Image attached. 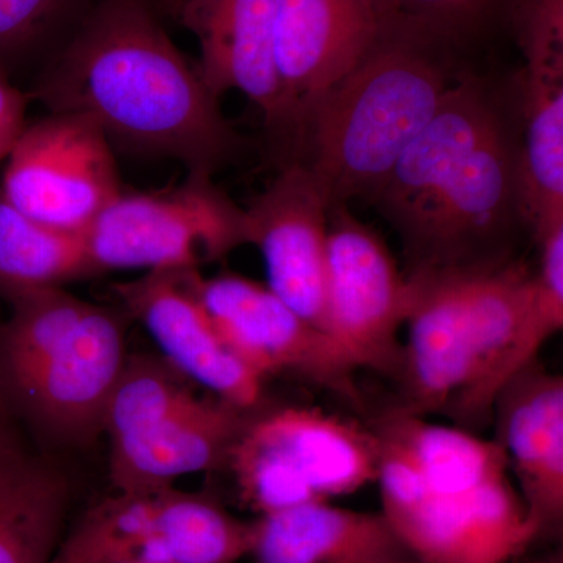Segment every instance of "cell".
<instances>
[{"label":"cell","instance_id":"1","mask_svg":"<svg viewBox=\"0 0 563 563\" xmlns=\"http://www.w3.org/2000/svg\"><path fill=\"white\" fill-rule=\"evenodd\" d=\"M372 202L401 236L406 274L510 258L529 229L520 76L465 70Z\"/></svg>","mask_w":563,"mask_h":563},{"label":"cell","instance_id":"2","mask_svg":"<svg viewBox=\"0 0 563 563\" xmlns=\"http://www.w3.org/2000/svg\"><path fill=\"white\" fill-rule=\"evenodd\" d=\"M55 113L85 118L125 150L213 176L243 136L143 0H106L40 87Z\"/></svg>","mask_w":563,"mask_h":563},{"label":"cell","instance_id":"3","mask_svg":"<svg viewBox=\"0 0 563 563\" xmlns=\"http://www.w3.org/2000/svg\"><path fill=\"white\" fill-rule=\"evenodd\" d=\"M455 52L420 29L395 21L314 106L291 163L310 169L329 206L373 201L465 73Z\"/></svg>","mask_w":563,"mask_h":563},{"label":"cell","instance_id":"4","mask_svg":"<svg viewBox=\"0 0 563 563\" xmlns=\"http://www.w3.org/2000/svg\"><path fill=\"white\" fill-rule=\"evenodd\" d=\"M0 404L55 439H91L128 362L124 324L63 287L5 298Z\"/></svg>","mask_w":563,"mask_h":563},{"label":"cell","instance_id":"5","mask_svg":"<svg viewBox=\"0 0 563 563\" xmlns=\"http://www.w3.org/2000/svg\"><path fill=\"white\" fill-rule=\"evenodd\" d=\"M533 269L523 261L407 274L412 303L398 380L399 409L428 417L501 361L523 320Z\"/></svg>","mask_w":563,"mask_h":563},{"label":"cell","instance_id":"6","mask_svg":"<svg viewBox=\"0 0 563 563\" xmlns=\"http://www.w3.org/2000/svg\"><path fill=\"white\" fill-rule=\"evenodd\" d=\"M195 387L162 357L129 355L102 422L114 492L172 487L190 474L225 470L254 412Z\"/></svg>","mask_w":563,"mask_h":563},{"label":"cell","instance_id":"7","mask_svg":"<svg viewBox=\"0 0 563 563\" xmlns=\"http://www.w3.org/2000/svg\"><path fill=\"white\" fill-rule=\"evenodd\" d=\"M377 468L372 426L303 406L252 413L225 463L240 501L257 517L361 492L376 483Z\"/></svg>","mask_w":563,"mask_h":563},{"label":"cell","instance_id":"8","mask_svg":"<svg viewBox=\"0 0 563 563\" xmlns=\"http://www.w3.org/2000/svg\"><path fill=\"white\" fill-rule=\"evenodd\" d=\"M376 437L380 514L417 561L510 563L539 539L514 479L431 483L399 448Z\"/></svg>","mask_w":563,"mask_h":563},{"label":"cell","instance_id":"9","mask_svg":"<svg viewBox=\"0 0 563 563\" xmlns=\"http://www.w3.org/2000/svg\"><path fill=\"white\" fill-rule=\"evenodd\" d=\"M252 521L206 493L114 492L66 529L49 563H240Z\"/></svg>","mask_w":563,"mask_h":563},{"label":"cell","instance_id":"10","mask_svg":"<svg viewBox=\"0 0 563 563\" xmlns=\"http://www.w3.org/2000/svg\"><path fill=\"white\" fill-rule=\"evenodd\" d=\"M211 177L188 173L155 191L122 188L84 233L96 272H199L247 244L246 210Z\"/></svg>","mask_w":563,"mask_h":563},{"label":"cell","instance_id":"11","mask_svg":"<svg viewBox=\"0 0 563 563\" xmlns=\"http://www.w3.org/2000/svg\"><path fill=\"white\" fill-rule=\"evenodd\" d=\"M412 285L384 240L347 206L329 210L325 333L357 372L398 379Z\"/></svg>","mask_w":563,"mask_h":563},{"label":"cell","instance_id":"12","mask_svg":"<svg viewBox=\"0 0 563 563\" xmlns=\"http://www.w3.org/2000/svg\"><path fill=\"white\" fill-rule=\"evenodd\" d=\"M5 162L2 198L58 231L87 232L122 191L113 144L77 114L51 111L25 125Z\"/></svg>","mask_w":563,"mask_h":563},{"label":"cell","instance_id":"13","mask_svg":"<svg viewBox=\"0 0 563 563\" xmlns=\"http://www.w3.org/2000/svg\"><path fill=\"white\" fill-rule=\"evenodd\" d=\"M395 21L388 0H277L274 57L282 117L273 144L280 166L295 157L299 133L314 106Z\"/></svg>","mask_w":563,"mask_h":563},{"label":"cell","instance_id":"14","mask_svg":"<svg viewBox=\"0 0 563 563\" xmlns=\"http://www.w3.org/2000/svg\"><path fill=\"white\" fill-rule=\"evenodd\" d=\"M199 296L222 340L263 380L290 376L361 406L357 369L328 333L266 285L225 273L199 277Z\"/></svg>","mask_w":563,"mask_h":563},{"label":"cell","instance_id":"15","mask_svg":"<svg viewBox=\"0 0 563 563\" xmlns=\"http://www.w3.org/2000/svg\"><path fill=\"white\" fill-rule=\"evenodd\" d=\"M198 269L150 272L113 287L162 358L196 387L244 412L262 409L265 384L222 340L199 296Z\"/></svg>","mask_w":563,"mask_h":563},{"label":"cell","instance_id":"16","mask_svg":"<svg viewBox=\"0 0 563 563\" xmlns=\"http://www.w3.org/2000/svg\"><path fill=\"white\" fill-rule=\"evenodd\" d=\"M247 244L261 251L266 287L325 332L329 206L302 163L280 166L247 207Z\"/></svg>","mask_w":563,"mask_h":563},{"label":"cell","instance_id":"17","mask_svg":"<svg viewBox=\"0 0 563 563\" xmlns=\"http://www.w3.org/2000/svg\"><path fill=\"white\" fill-rule=\"evenodd\" d=\"M492 420L537 536H558L563 521V377L533 363L498 393Z\"/></svg>","mask_w":563,"mask_h":563},{"label":"cell","instance_id":"18","mask_svg":"<svg viewBox=\"0 0 563 563\" xmlns=\"http://www.w3.org/2000/svg\"><path fill=\"white\" fill-rule=\"evenodd\" d=\"M198 40L199 76L214 98L240 91L262 111L269 140L279 131L280 85L274 57L277 0H174Z\"/></svg>","mask_w":563,"mask_h":563},{"label":"cell","instance_id":"19","mask_svg":"<svg viewBox=\"0 0 563 563\" xmlns=\"http://www.w3.org/2000/svg\"><path fill=\"white\" fill-rule=\"evenodd\" d=\"M398 555L409 554L383 514L310 503L255 518L247 559L251 563H354Z\"/></svg>","mask_w":563,"mask_h":563},{"label":"cell","instance_id":"20","mask_svg":"<svg viewBox=\"0 0 563 563\" xmlns=\"http://www.w3.org/2000/svg\"><path fill=\"white\" fill-rule=\"evenodd\" d=\"M68 509L62 474L0 429V563H49Z\"/></svg>","mask_w":563,"mask_h":563},{"label":"cell","instance_id":"21","mask_svg":"<svg viewBox=\"0 0 563 563\" xmlns=\"http://www.w3.org/2000/svg\"><path fill=\"white\" fill-rule=\"evenodd\" d=\"M520 84L526 207L537 239L563 224V58L526 60Z\"/></svg>","mask_w":563,"mask_h":563},{"label":"cell","instance_id":"22","mask_svg":"<svg viewBox=\"0 0 563 563\" xmlns=\"http://www.w3.org/2000/svg\"><path fill=\"white\" fill-rule=\"evenodd\" d=\"M539 263L520 329L498 365L468 396L448 412L461 424L490 420L498 393L533 365L544 344L563 328V224L537 236Z\"/></svg>","mask_w":563,"mask_h":563},{"label":"cell","instance_id":"23","mask_svg":"<svg viewBox=\"0 0 563 563\" xmlns=\"http://www.w3.org/2000/svg\"><path fill=\"white\" fill-rule=\"evenodd\" d=\"M98 274L84 233L58 231L32 220L0 195V296Z\"/></svg>","mask_w":563,"mask_h":563},{"label":"cell","instance_id":"24","mask_svg":"<svg viewBox=\"0 0 563 563\" xmlns=\"http://www.w3.org/2000/svg\"><path fill=\"white\" fill-rule=\"evenodd\" d=\"M398 20L453 49L468 46L510 14L514 0H388Z\"/></svg>","mask_w":563,"mask_h":563},{"label":"cell","instance_id":"25","mask_svg":"<svg viewBox=\"0 0 563 563\" xmlns=\"http://www.w3.org/2000/svg\"><path fill=\"white\" fill-rule=\"evenodd\" d=\"M74 2L76 0H0V62L43 38Z\"/></svg>","mask_w":563,"mask_h":563},{"label":"cell","instance_id":"26","mask_svg":"<svg viewBox=\"0 0 563 563\" xmlns=\"http://www.w3.org/2000/svg\"><path fill=\"white\" fill-rule=\"evenodd\" d=\"M27 99L7 77L0 63V162H5L24 132Z\"/></svg>","mask_w":563,"mask_h":563},{"label":"cell","instance_id":"27","mask_svg":"<svg viewBox=\"0 0 563 563\" xmlns=\"http://www.w3.org/2000/svg\"><path fill=\"white\" fill-rule=\"evenodd\" d=\"M354 563H424L417 561V559L410 558V555H398V558H379L368 559V561H361Z\"/></svg>","mask_w":563,"mask_h":563},{"label":"cell","instance_id":"28","mask_svg":"<svg viewBox=\"0 0 563 563\" xmlns=\"http://www.w3.org/2000/svg\"><path fill=\"white\" fill-rule=\"evenodd\" d=\"M536 563H562L561 554H553L551 558H548L547 561L536 562Z\"/></svg>","mask_w":563,"mask_h":563},{"label":"cell","instance_id":"29","mask_svg":"<svg viewBox=\"0 0 563 563\" xmlns=\"http://www.w3.org/2000/svg\"><path fill=\"white\" fill-rule=\"evenodd\" d=\"M3 412H5V410H3L2 404H0V429L7 426L5 421H3Z\"/></svg>","mask_w":563,"mask_h":563}]
</instances>
